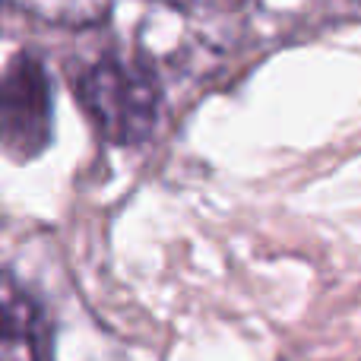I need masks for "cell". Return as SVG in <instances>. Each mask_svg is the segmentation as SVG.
Wrapping results in <instances>:
<instances>
[{"instance_id":"4","label":"cell","mask_w":361,"mask_h":361,"mask_svg":"<svg viewBox=\"0 0 361 361\" xmlns=\"http://www.w3.org/2000/svg\"><path fill=\"white\" fill-rule=\"evenodd\" d=\"M29 13L51 19V23H95L105 13L108 0H10Z\"/></svg>"},{"instance_id":"1","label":"cell","mask_w":361,"mask_h":361,"mask_svg":"<svg viewBox=\"0 0 361 361\" xmlns=\"http://www.w3.org/2000/svg\"><path fill=\"white\" fill-rule=\"evenodd\" d=\"M76 92L95 130L111 146H140L162 118V82L149 63L105 54L76 80Z\"/></svg>"},{"instance_id":"5","label":"cell","mask_w":361,"mask_h":361,"mask_svg":"<svg viewBox=\"0 0 361 361\" xmlns=\"http://www.w3.org/2000/svg\"><path fill=\"white\" fill-rule=\"evenodd\" d=\"M171 4H187V0H171Z\"/></svg>"},{"instance_id":"3","label":"cell","mask_w":361,"mask_h":361,"mask_svg":"<svg viewBox=\"0 0 361 361\" xmlns=\"http://www.w3.org/2000/svg\"><path fill=\"white\" fill-rule=\"evenodd\" d=\"M0 361H44L42 314L6 273H0Z\"/></svg>"},{"instance_id":"2","label":"cell","mask_w":361,"mask_h":361,"mask_svg":"<svg viewBox=\"0 0 361 361\" xmlns=\"http://www.w3.org/2000/svg\"><path fill=\"white\" fill-rule=\"evenodd\" d=\"M54 130V95L44 61L16 51L0 73V152L13 162L42 156Z\"/></svg>"}]
</instances>
